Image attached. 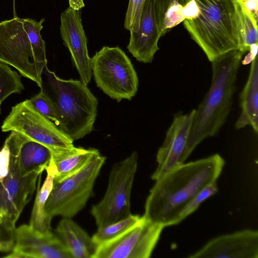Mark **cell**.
<instances>
[{
  "instance_id": "6da1fadb",
  "label": "cell",
  "mask_w": 258,
  "mask_h": 258,
  "mask_svg": "<svg viewBox=\"0 0 258 258\" xmlns=\"http://www.w3.org/2000/svg\"><path fill=\"white\" fill-rule=\"evenodd\" d=\"M225 161L218 154L183 163L159 179L150 190L144 217L164 227L180 223L185 205L201 189L220 175Z\"/></svg>"
},
{
  "instance_id": "7a4b0ae2",
  "label": "cell",
  "mask_w": 258,
  "mask_h": 258,
  "mask_svg": "<svg viewBox=\"0 0 258 258\" xmlns=\"http://www.w3.org/2000/svg\"><path fill=\"white\" fill-rule=\"evenodd\" d=\"M244 53L239 49L232 50L211 62V85L195 109L186 148L187 158L201 142L215 136L225 122L231 110L238 71Z\"/></svg>"
},
{
  "instance_id": "3957f363",
  "label": "cell",
  "mask_w": 258,
  "mask_h": 258,
  "mask_svg": "<svg viewBox=\"0 0 258 258\" xmlns=\"http://www.w3.org/2000/svg\"><path fill=\"white\" fill-rule=\"evenodd\" d=\"M199 8L195 18L183 22L191 38L211 62L232 50L241 49L234 0H195Z\"/></svg>"
},
{
  "instance_id": "277c9868",
  "label": "cell",
  "mask_w": 258,
  "mask_h": 258,
  "mask_svg": "<svg viewBox=\"0 0 258 258\" xmlns=\"http://www.w3.org/2000/svg\"><path fill=\"white\" fill-rule=\"evenodd\" d=\"M43 74L55 94L56 125L73 141L81 139L93 129L98 101L81 80L58 77L46 66Z\"/></svg>"
},
{
  "instance_id": "5b68a950",
  "label": "cell",
  "mask_w": 258,
  "mask_h": 258,
  "mask_svg": "<svg viewBox=\"0 0 258 258\" xmlns=\"http://www.w3.org/2000/svg\"><path fill=\"white\" fill-rule=\"evenodd\" d=\"M11 153L10 167L0 171V251H11L15 241L16 223L36 189L42 173L22 176L11 137L5 140Z\"/></svg>"
},
{
  "instance_id": "8992f818",
  "label": "cell",
  "mask_w": 258,
  "mask_h": 258,
  "mask_svg": "<svg viewBox=\"0 0 258 258\" xmlns=\"http://www.w3.org/2000/svg\"><path fill=\"white\" fill-rule=\"evenodd\" d=\"M106 159L98 151L77 173L53 182L45 206L50 219L56 216L72 218L84 208L94 194L95 181Z\"/></svg>"
},
{
  "instance_id": "52a82bcc",
  "label": "cell",
  "mask_w": 258,
  "mask_h": 258,
  "mask_svg": "<svg viewBox=\"0 0 258 258\" xmlns=\"http://www.w3.org/2000/svg\"><path fill=\"white\" fill-rule=\"evenodd\" d=\"M92 73L97 86L111 98L131 100L139 80L130 58L119 47L103 46L91 58Z\"/></svg>"
},
{
  "instance_id": "ba28073f",
  "label": "cell",
  "mask_w": 258,
  "mask_h": 258,
  "mask_svg": "<svg viewBox=\"0 0 258 258\" xmlns=\"http://www.w3.org/2000/svg\"><path fill=\"white\" fill-rule=\"evenodd\" d=\"M1 130L16 132L44 145L51 152L52 158L63 155L75 147L73 140L38 112L28 99L12 107Z\"/></svg>"
},
{
  "instance_id": "9c48e42d",
  "label": "cell",
  "mask_w": 258,
  "mask_h": 258,
  "mask_svg": "<svg viewBox=\"0 0 258 258\" xmlns=\"http://www.w3.org/2000/svg\"><path fill=\"white\" fill-rule=\"evenodd\" d=\"M138 158L137 152H134L113 166L104 197L91 210V214L98 228L124 219L131 214V196Z\"/></svg>"
},
{
  "instance_id": "30bf717a",
  "label": "cell",
  "mask_w": 258,
  "mask_h": 258,
  "mask_svg": "<svg viewBox=\"0 0 258 258\" xmlns=\"http://www.w3.org/2000/svg\"><path fill=\"white\" fill-rule=\"evenodd\" d=\"M0 62L10 66L42 88L45 67L38 57L22 19L15 17L0 22Z\"/></svg>"
},
{
  "instance_id": "8fae6325",
  "label": "cell",
  "mask_w": 258,
  "mask_h": 258,
  "mask_svg": "<svg viewBox=\"0 0 258 258\" xmlns=\"http://www.w3.org/2000/svg\"><path fill=\"white\" fill-rule=\"evenodd\" d=\"M164 228L143 215L122 234L99 245L92 258H149Z\"/></svg>"
},
{
  "instance_id": "7c38bea8",
  "label": "cell",
  "mask_w": 258,
  "mask_h": 258,
  "mask_svg": "<svg viewBox=\"0 0 258 258\" xmlns=\"http://www.w3.org/2000/svg\"><path fill=\"white\" fill-rule=\"evenodd\" d=\"M195 109L185 114L175 115L168 128L162 145L156 155L157 167L151 175L156 181L174 168L183 164L187 158V145Z\"/></svg>"
},
{
  "instance_id": "4fadbf2b",
  "label": "cell",
  "mask_w": 258,
  "mask_h": 258,
  "mask_svg": "<svg viewBox=\"0 0 258 258\" xmlns=\"http://www.w3.org/2000/svg\"><path fill=\"white\" fill-rule=\"evenodd\" d=\"M5 257L73 258L63 243L52 231L42 233L29 225L16 228L15 245Z\"/></svg>"
},
{
  "instance_id": "5bb4252c",
  "label": "cell",
  "mask_w": 258,
  "mask_h": 258,
  "mask_svg": "<svg viewBox=\"0 0 258 258\" xmlns=\"http://www.w3.org/2000/svg\"><path fill=\"white\" fill-rule=\"evenodd\" d=\"M60 20L61 39L70 51L80 80L87 86L92 73L81 13L69 7L61 14Z\"/></svg>"
},
{
  "instance_id": "9a60e30c",
  "label": "cell",
  "mask_w": 258,
  "mask_h": 258,
  "mask_svg": "<svg viewBox=\"0 0 258 258\" xmlns=\"http://www.w3.org/2000/svg\"><path fill=\"white\" fill-rule=\"evenodd\" d=\"M189 258H258V232L244 229L218 236Z\"/></svg>"
},
{
  "instance_id": "2e32d148",
  "label": "cell",
  "mask_w": 258,
  "mask_h": 258,
  "mask_svg": "<svg viewBox=\"0 0 258 258\" xmlns=\"http://www.w3.org/2000/svg\"><path fill=\"white\" fill-rule=\"evenodd\" d=\"M160 37L154 0H146L139 29L136 32H130L127 48L138 61L151 63L159 49L158 41Z\"/></svg>"
},
{
  "instance_id": "e0dca14e",
  "label": "cell",
  "mask_w": 258,
  "mask_h": 258,
  "mask_svg": "<svg viewBox=\"0 0 258 258\" xmlns=\"http://www.w3.org/2000/svg\"><path fill=\"white\" fill-rule=\"evenodd\" d=\"M22 176L42 173L49 164L52 157L50 150L44 145L31 140L16 132H11Z\"/></svg>"
},
{
  "instance_id": "ac0fdd59",
  "label": "cell",
  "mask_w": 258,
  "mask_h": 258,
  "mask_svg": "<svg viewBox=\"0 0 258 258\" xmlns=\"http://www.w3.org/2000/svg\"><path fill=\"white\" fill-rule=\"evenodd\" d=\"M73 258H92L97 248L92 237L72 218H62L55 230Z\"/></svg>"
},
{
  "instance_id": "d6986e66",
  "label": "cell",
  "mask_w": 258,
  "mask_h": 258,
  "mask_svg": "<svg viewBox=\"0 0 258 258\" xmlns=\"http://www.w3.org/2000/svg\"><path fill=\"white\" fill-rule=\"evenodd\" d=\"M241 113L235 127L240 129L251 126L258 132V60L257 57L251 63L248 77L240 95Z\"/></svg>"
},
{
  "instance_id": "ffe728a7",
  "label": "cell",
  "mask_w": 258,
  "mask_h": 258,
  "mask_svg": "<svg viewBox=\"0 0 258 258\" xmlns=\"http://www.w3.org/2000/svg\"><path fill=\"white\" fill-rule=\"evenodd\" d=\"M98 150L76 147L59 157L52 158L50 163L53 167V182L60 181L77 173L89 161Z\"/></svg>"
},
{
  "instance_id": "44dd1931",
  "label": "cell",
  "mask_w": 258,
  "mask_h": 258,
  "mask_svg": "<svg viewBox=\"0 0 258 258\" xmlns=\"http://www.w3.org/2000/svg\"><path fill=\"white\" fill-rule=\"evenodd\" d=\"M47 175L40 186L41 176L39 175L37 187V194L32 209L29 225L39 232L45 233L51 230V221L48 216L45 206L53 184L54 173L50 164L45 169Z\"/></svg>"
},
{
  "instance_id": "7402d4cb",
  "label": "cell",
  "mask_w": 258,
  "mask_h": 258,
  "mask_svg": "<svg viewBox=\"0 0 258 258\" xmlns=\"http://www.w3.org/2000/svg\"><path fill=\"white\" fill-rule=\"evenodd\" d=\"M241 40V50L249 51L250 46L257 43V19L244 6L243 0H234Z\"/></svg>"
},
{
  "instance_id": "603a6c76",
  "label": "cell",
  "mask_w": 258,
  "mask_h": 258,
  "mask_svg": "<svg viewBox=\"0 0 258 258\" xmlns=\"http://www.w3.org/2000/svg\"><path fill=\"white\" fill-rule=\"evenodd\" d=\"M138 215L131 214L115 222L98 228L92 238L97 246L122 234L136 224L141 219Z\"/></svg>"
},
{
  "instance_id": "cb8c5ba5",
  "label": "cell",
  "mask_w": 258,
  "mask_h": 258,
  "mask_svg": "<svg viewBox=\"0 0 258 258\" xmlns=\"http://www.w3.org/2000/svg\"><path fill=\"white\" fill-rule=\"evenodd\" d=\"M24 89L21 76L8 65L0 62V105L7 97Z\"/></svg>"
},
{
  "instance_id": "d4e9b609",
  "label": "cell",
  "mask_w": 258,
  "mask_h": 258,
  "mask_svg": "<svg viewBox=\"0 0 258 258\" xmlns=\"http://www.w3.org/2000/svg\"><path fill=\"white\" fill-rule=\"evenodd\" d=\"M24 29L26 32L33 49L39 59L47 65L45 43L42 38L41 31L43 28L44 18L39 21L31 19H22Z\"/></svg>"
},
{
  "instance_id": "484cf974",
  "label": "cell",
  "mask_w": 258,
  "mask_h": 258,
  "mask_svg": "<svg viewBox=\"0 0 258 258\" xmlns=\"http://www.w3.org/2000/svg\"><path fill=\"white\" fill-rule=\"evenodd\" d=\"M40 89L38 93L29 100L38 112L56 124L57 114L54 101L50 98L42 88Z\"/></svg>"
},
{
  "instance_id": "4316f807",
  "label": "cell",
  "mask_w": 258,
  "mask_h": 258,
  "mask_svg": "<svg viewBox=\"0 0 258 258\" xmlns=\"http://www.w3.org/2000/svg\"><path fill=\"white\" fill-rule=\"evenodd\" d=\"M191 0H154L156 19L161 35L166 14L183 11L184 7Z\"/></svg>"
},
{
  "instance_id": "83f0119b",
  "label": "cell",
  "mask_w": 258,
  "mask_h": 258,
  "mask_svg": "<svg viewBox=\"0 0 258 258\" xmlns=\"http://www.w3.org/2000/svg\"><path fill=\"white\" fill-rule=\"evenodd\" d=\"M218 190L217 181L211 182L201 189L182 209L179 217L180 222L195 212L202 203L215 195Z\"/></svg>"
},
{
  "instance_id": "f1b7e54d",
  "label": "cell",
  "mask_w": 258,
  "mask_h": 258,
  "mask_svg": "<svg viewBox=\"0 0 258 258\" xmlns=\"http://www.w3.org/2000/svg\"><path fill=\"white\" fill-rule=\"evenodd\" d=\"M146 0H129L124 22V28L130 32L137 31Z\"/></svg>"
},
{
  "instance_id": "f546056e",
  "label": "cell",
  "mask_w": 258,
  "mask_h": 258,
  "mask_svg": "<svg viewBox=\"0 0 258 258\" xmlns=\"http://www.w3.org/2000/svg\"><path fill=\"white\" fill-rule=\"evenodd\" d=\"M185 19H190L196 18L199 13V8L195 0H191L183 9Z\"/></svg>"
},
{
  "instance_id": "4dcf8cb0",
  "label": "cell",
  "mask_w": 258,
  "mask_h": 258,
  "mask_svg": "<svg viewBox=\"0 0 258 258\" xmlns=\"http://www.w3.org/2000/svg\"><path fill=\"white\" fill-rule=\"evenodd\" d=\"M258 49V43L251 45L249 47V52L245 56L241 62L243 65H247L251 63L256 57Z\"/></svg>"
},
{
  "instance_id": "1f68e13d",
  "label": "cell",
  "mask_w": 258,
  "mask_h": 258,
  "mask_svg": "<svg viewBox=\"0 0 258 258\" xmlns=\"http://www.w3.org/2000/svg\"><path fill=\"white\" fill-rule=\"evenodd\" d=\"M69 7L76 11H79L85 7L83 0H68Z\"/></svg>"
},
{
  "instance_id": "d6a6232c",
  "label": "cell",
  "mask_w": 258,
  "mask_h": 258,
  "mask_svg": "<svg viewBox=\"0 0 258 258\" xmlns=\"http://www.w3.org/2000/svg\"><path fill=\"white\" fill-rule=\"evenodd\" d=\"M247 1H250L253 2H255V3H258V0H247Z\"/></svg>"
}]
</instances>
